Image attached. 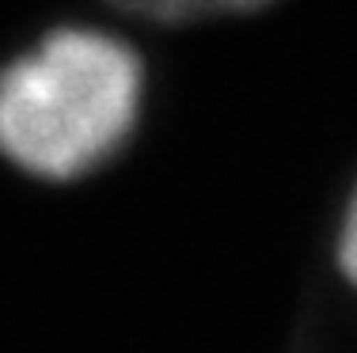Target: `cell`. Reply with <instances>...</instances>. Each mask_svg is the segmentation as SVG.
Wrapping results in <instances>:
<instances>
[{
    "instance_id": "obj_1",
    "label": "cell",
    "mask_w": 357,
    "mask_h": 353,
    "mask_svg": "<svg viewBox=\"0 0 357 353\" xmlns=\"http://www.w3.org/2000/svg\"><path fill=\"white\" fill-rule=\"evenodd\" d=\"M141 61L103 31H54L0 69V152L38 179H76L122 148Z\"/></svg>"
},
{
    "instance_id": "obj_2",
    "label": "cell",
    "mask_w": 357,
    "mask_h": 353,
    "mask_svg": "<svg viewBox=\"0 0 357 353\" xmlns=\"http://www.w3.org/2000/svg\"><path fill=\"white\" fill-rule=\"evenodd\" d=\"M107 4L152 23H194V19H213V15H232V12H255L270 0H107Z\"/></svg>"
},
{
    "instance_id": "obj_3",
    "label": "cell",
    "mask_w": 357,
    "mask_h": 353,
    "mask_svg": "<svg viewBox=\"0 0 357 353\" xmlns=\"http://www.w3.org/2000/svg\"><path fill=\"white\" fill-rule=\"evenodd\" d=\"M342 270L346 277L357 285V198H354V205H350V213H346V228H342Z\"/></svg>"
}]
</instances>
